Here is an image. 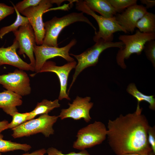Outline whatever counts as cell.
Returning a JSON list of instances; mask_svg holds the SVG:
<instances>
[{"mask_svg": "<svg viewBox=\"0 0 155 155\" xmlns=\"http://www.w3.org/2000/svg\"><path fill=\"white\" fill-rule=\"evenodd\" d=\"M90 100L89 96L82 98L77 96L72 103H68L69 108L61 110L59 117L61 120L67 118L75 120L83 119L86 122H89L92 119L90 111L93 106Z\"/></svg>", "mask_w": 155, "mask_h": 155, "instance_id": "8fae6325", "label": "cell"}, {"mask_svg": "<svg viewBox=\"0 0 155 155\" xmlns=\"http://www.w3.org/2000/svg\"><path fill=\"white\" fill-rule=\"evenodd\" d=\"M145 7L137 4L127 8L115 16L120 26L127 33H133L138 21L147 12Z\"/></svg>", "mask_w": 155, "mask_h": 155, "instance_id": "5bb4252c", "label": "cell"}, {"mask_svg": "<svg viewBox=\"0 0 155 155\" xmlns=\"http://www.w3.org/2000/svg\"><path fill=\"white\" fill-rule=\"evenodd\" d=\"M148 140L153 152L155 153V126H150L148 133Z\"/></svg>", "mask_w": 155, "mask_h": 155, "instance_id": "f1b7e54d", "label": "cell"}, {"mask_svg": "<svg viewBox=\"0 0 155 155\" xmlns=\"http://www.w3.org/2000/svg\"><path fill=\"white\" fill-rule=\"evenodd\" d=\"M13 33L19 44L18 54H26L30 59V64L34 67L35 60L33 49L36 45V37L32 26L30 23L21 26Z\"/></svg>", "mask_w": 155, "mask_h": 155, "instance_id": "7c38bea8", "label": "cell"}, {"mask_svg": "<svg viewBox=\"0 0 155 155\" xmlns=\"http://www.w3.org/2000/svg\"><path fill=\"white\" fill-rule=\"evenodd\" d=\"M117 13L137 4V0H108Z\"/></svg>", "mask_w": 155, "mask_h": 155, "instance_id": "603a6c76", "label": "cell"}, {"mask_svg": "<svg viewBox=\"0 0 155 155\" xmlns=\"http://www.w3.org/2000/svg\"><path fill=\"white\" fill-rule=\"evenodd\" d=\"M155 153H154L152 151L150 152L148 154V155H155Z\"/></svg>", "mask_w": 155, "mask_h": 155, "instance_id": "e575fe53", "label": "cell"}, {"mask_svg": "<svg viewBox=\"0 0 155 155\" xmlns=\"http://www.w3.org/2000/svg\"><path fill=\"white\" fill-rule=\"evenodd\" d=\"M0 155H1V154L0 152Z\"/></svg>", "mask_w": 155, "mask_h": 155, "instance_id": "8d00e7d4", "label": "cell"}, {"mask_svg": "<svg viewBox=\"0 0 155 155\" xmlns=\"http://www.w3.org/2000/svg\"><path fill=\"white\" fill-rule=\"evenodd\" d=\"M46 150L48 155H90L86 150H81L78 153L71 152L66 154L53 147L49 148Z\"/></svg>", "mask_w": 155, "mask_h": 155, "instance_id": "4316f807", "label": "cell"}, {"mask_svg": "<svg viewBox=\"0 0 155 155\" xmlns=\"http://www.w3.org/2000/svg\"><path fill=\"white\" fill-rule=\"evenodd\" d=\"M75 2L76 9L92 16L98 24L99 30L95 33L93 37V40L95 42L100 39L107 42H113V34L117 32L127 33L119 24L115 16L110 18L104 17L98 15L90 9L83 0H76Z\"/></svg>", "mask_w": 155, "mask_h": 155, "instance_id": "8992f818", "label": "cell"}, {"mask_svg": "<svg viewBox=\"0 0 155 155\" xmlns=\"http://www.w3.org/2000/svg\"><path fill=\"white\" fill-rule=\"evenodd\" d=\"M59 117L58 116L48 114L41 115L37 118L28 121L11 129V135L16 138L41 133L46 137H49L54 133L53 126Z\"/></svg>", "mask_w": 155, "mask_h": 155, "instance_id": "5b68a950", "label": "cell"}, {"mask_svg": "<svg viewBox=\"0 0 155 155\" xmlns=\"http://www.w3.org/2000/svg\"><path fill=\"white\" fill-rule=\"evenodd\" d=\"M0 84L7 90L22 96L30 94L31 92L29 76L24 70L19 69L12 72L0 75Z\"/></svg>", "mask_w": 155, "mask_h": 155, "instance_id": "30bf717a", "label": "cell"}, {"mask_svg": "<svg viewBox=\"0 0 155 155\" xmlns=\"http://www.w3.org/2000/svg\"><path fill=\"white\" fill-rule=\"evenodd\" d=\"M122 155H140L139 154L136 153H127L126 154Z\"/></svg>", "mask_w": 155, "mask_h": 155, "instance_id": "836d02e7", "label": "cell"}, {"mask_svg": "<svg viewBox=\"0 0 155 155\" xmlns=\"http://www.w3.org/2000/svg\"><path fill=\"white\" fill-rule=\"evenodd\" d=\"M123 46V43L121 41L109 42L100 39L93 45L79 55L69 54L70 55L73 56L77 59L78 62L75 68V71L67 93L68 94L77 77L82 71L88 67L96 65L98 62L99 57L103 51L111 47L121 49Z\"/></svg>", "mask_w": 155, "mask_h": 155, "instance_id": "3957f363", "label": "cell"}, {"mask_svg": "<svg viewBox=\"0 0 155 155\" xmlns=\"http://www.w3.org/2000/svg\"><path fill=\"white\" fill-rule=\"evenodd\" d=\"M59 101L58 99L53 101L44 99L40 102H38L35 108L29 112L30 115L28 121L34 119L38 115L48 114L54 109L59 107L61 104L59 103Z\"/></svg>", "mask_w": 155, "mask_h": 155, "instance_id": "ac0fdd59", "label": "cell"}, {"mask_svg": "<svg viewBox=\"0 0 155 155\" xmlns=\"http://www.w3.org/2000/svg\"><path fill=\"white\" fill-rule=\"evenodd\" d=\"M140 155H148V154H143Z\"/></svg>", "mask_w": 155, "mask_h": 155, "instance_id": "d590c367", "label": "cell"}, {"mask_svg": "<svg viewBox=\"0 0 155 155\" xmlns=\"http://www.w3.org/2000/svg\"><path fill=\"white\" fill-rule=\"evenodd\" d=\"M30 115L29 112L20 113L17 112L12 116V120L9 123L8 129H13L21 125L28 121Z\"/></svg>", "mask_w": 155, "mask_h": 155, "instance_id": "cb8c5ba5", "label": "cell"}, {"mask_svg": "<svg viewBox=\"0 0 155 155\" xmlns=\"http://www.w3.org/2000/svg\"><path fill=\"white\" fill-rule=\"evenodd\" d=\"M41 0H24L19 2L15 5L12 3L14 7L20 13L25 9L31 7L36 6L40 3Z\"/></svg>", "mask_w": 155, "mask_h": 155, "instance_id": "484cf974", "label": "cell"}, {"mask_svg": "<svg viewBox=\"0 0 155 155\" xmlns=\"http://www.w3.org/2000/svg\"><path fill=\"white\" fill-rule=\"evenodd\" d=\"M147 59L155 68V40H151L145 44L144 50Z\"/></svg>", "mask_w": 155, "mask_h": 155, "instance_id": "d4e9b609", "label": "cell"}, {"mask_svg": "<svg viewBox=\"0 0 155 155\" xmlns=\"http://www.w3.org/2000/svg\"><path fill=\"white\" fill-rule=\"evenodd\" d=\"M126 91L137 100V106H140V103L142 101L147 102L149 104V108L151 110H155V98L153 95H146L138 90L134 83H131L128 86Z\"/></svg>", "mask_w": 155, "mask_h": 155, "instance_id": "ffe728a7", "label": "cell"}, {"mask_svg": "<svg viewBox=\"0 0 155 155\" xmlns=\"http://www.w3.org/2000/svg\"><path fill=\"white\" fill-rule=\"evenodd\" d=\"M123 43V47L120 49L117 53L116 60L117 64L121 68L125 69L126 65L125 59L129 58L133 54H141L146 43L155 39V33H144L137 30L132 35H121L118 38Z\"/></svg>", "mask_w": 155, "mask_h": 155, "instance_id": "277c9868", "label": "cell"}, {"mask_svg": "<svg viewBox=\"0 0 155 155\" xmlns=\"http://www.w3.org/2000/svg\"><path fill=\"white\" fill-rule=\"evenodd\" d=\"M52 6L51 0H41L37 6L28 8L21 13L28 18L33 28L37 45L42 44L45 34L43 15Z\"/></svg>", "mask_w": 155, "mask_h": 155, "instance_id": "9c48e42d", "label": "cell"}, {"mask_svg": "<svg viewBox=\"0 0 155 155\" xmlns=\"http://www.w3.org/2000/svg\"><path fill=\"white\" fill-rule=\"evenodd\" d=\"M140 1L143 4H145L147 9L152 8L155 5V1L151 0H141Z\"/></svg>", "mask_w": 155, "mask_h": 155, "instance_id": "f546056e", "label": "cell"}, {"mask_svg": "<svg viewBox=\"0 0 155 155\" xmlns=\"http://www.w3.org/2000/svg\"><path fill=\"white\" fill-rule=\"evenodd\" d=\"M65 1V0H51V2L52 4L53 3H56L57 5H60L61 3Z\"/></svg>", "mask_w": 155, "mask_h": 155, "instance_id": "d6a6232c", "label": "cell"}, {"mask_svg": "<svg viewBox=\"0 0 155 155\" xmlns=\"http://www.w3.org/2000/svg\"><path fill=\"white\" fill-rule=\"evenodd\" d=\"M14 11L13 7L0 3V22L7 16L13 14Z\"/></svg>", "mask_w": 155, "mask_h": 155, "instance_id": "83f0119b", "label": "cell"}, {"mask_svg": "<svg viewBox=\"0 0 155 155\" xmlns=\"http://www.w3.org/2000/svg\"><path fill=\"white\" fill-rule=\"evenodd\" d=\"M107 133V128L103 123L95 121L78 130L73 147L81 150L100 144L106 138Z\"/></svg>", "mask_w": 155, "mask_h": 155, "instance_id": "52a82bcc", "label": "cell"}, {"mask_svg": "<svg viewBox=\"0 0 155 155\" xmlns=\"http://www.w3.org/2000/svg\"><path fill=\"white\" fill-rule=\"evenodd\" d=\"M83 1L90 9L94 12H98L104 17L113 18L117 14V13L108 0Z\"/></svg>", "mask_w": 155, "mask_h": 155, "instance_id": "e0dca14e", "label": "cell"}, {"mask_svg": "<svg viewBox=\"0 0 155 155\" xmlns=\"http://www.w3.org/2000/svg\"><path fill=\"white\" fill-rule=\"evenodd\" d=\"M13 7L17 14L16 21L11 25L3 27L0 29V39H2L5 35L9 32H13L16 31L20 27L28 25L30 23L28 18L21 16L16 9Z\"/></svg>", "mask_w": 155, "mask_h": 155, "instance_id": "44dd1931", "label": "cell"}, {"mask_svg": "<svg viewBox=\"0 0 155 155\" xmlns=\"http://www.w3.org/2000/svg\"><path fill=\"white\" fill-rule=\"evenodd\" d=\"M46 153V150L44 148L37 150L31 153H26L21 155H44Z\"/></svg>", "mask_w": 155, "mask_h": 155, "instance_id": "4dcf8cb0", "label": "cell"}, {"mask_svg": "<svg viewBox=\"0 0 155 155\" xmlns=\"http://www.w3.org/2000/svg\"><path fill=\"white\" fill-rule=\"evenodd\" d=\"M21 96L13 92L4 90L0 92V108L7 114L12 116L18 112L17 106L22 105Z\"/></svg>", "mask_w": 155, "mask_h": 155, "instance_id": "2e32d148", "label": "cell"}, {"mask_svg": "<svg viewBox=\"0 0 155 155\" xmlns=\"http://www.w3.org/2000/svg\"><path fill=\"white\" fill-rule=\"evenodd\" d=\"M3 135L0 133V152H5L15 150H21L27 152L31 148L27 144H21L3 139Z\"/></svg>", "mask_w": 155, "mask_h": 155, "instance_id": "7402d4cb", "label": "cell"}, {"mask_svg": "<svg viewBox=\"0 0 155 155\" xmlns=\"http://www.w3.org/2000/svg\"><path fill=\"white\" fill-rule=\"evenodd\" d=\"M142 108L137 106L133 113L120 115L108 121L107 127L108 143L116 155L136 153L148 154L152 151L148 140L150 126Z\"/></svg>", "mask_w": 155, "mask_h": 155, "instance_id": "6da1fadb", "label": "cell"}, {"mask_svg": "<svg viewBox=\"0 0 155 155\" xmlns=\"http://www.w3.org/2000/svg\"><path fill=\"white\" fill-rule=\"evenodd\" d=\"M77 22H85L91 26L97 32L96 29L83 12H72L64 16L53 17L51 19L44 22L45 34L42 44L58 47L57 39L62 30L72 24Z\"/></svg>", "mask_w": 155, "mask_h": 155, "instance_id": "7a4b0ae2", "label": "cell"}, {"mask_svg": "<svg viewBox=\"0 0 155 155\" xmlns=\"http://www.w3.org/2000/svg\"><path fill=\"white\" fill-rule=\"evenodd\" d=\"M77 43L75 38L72 39L66 45L61 47L49 46L43 44L35 45L33 49V53L35 56V71L39 73L44 63L49 59L59 57L67 61H74L70 56L69 52L71 49Z\"/></svg>", "mask_w": 155, "mask_h": 155, "instance_id": "ba28073f", "label": "cell"}, {"mask_svg": "<svg viewBox=\"0 0 155 155\" xmlns=\"http://www.w3.org/2000/svg\"><path fill=\"white\" fill-rule=\"evenodd\" d=\"M142 32L155 33V15L147 12L138 21L136 28Z\"/></svg>", "mask_w": 155, "mask_h": 155, "instance_id": "d6986e66", "label": "cell"}, {"mask_svg": "<svg viewBox=\"0 0 155 155\" xmlns=\"http://www.w3.org/2000/svg\"><path fill=\"white\" fill-rule=\"evenodd\" d=\"M18 48V43L15 38L10 46L0 47V66L7 64L24 71H35L34 67L25 62L18 55L16 51Z\"/></svg>", "mask_w": 155, "mask_h": 155, "instance_id": "9a60e30c", "label": "cell"}, {"mask_svg": "<svg viewBox=\"0 0 155 155\" xmlns=\"http://www.w3.org/2000/svg\"><path fill=\"white\" fill-rule=\"evenodd\" d=\"M77 65L75 61L68 62L61 66L56 65L55 62L47 61L44 64L39 73L52 72L56 74L59 79L60 89L58 99H65L70 100L71 99L66 92L67 80L71 71L75 68Z\"/></svg>", "mask_w": 155, "mask_h": 155, "instance_id": "4fadbf2b", "label": "cell"}, {"mask_svg": "<svg viewBox=\"0 0 155 155\" xmlns=\"http://www.w3.org/2000/svg\"><path fill=\"white\" fill-rule=\"evenodd\" d=\"M9 123L6 120L0 121V133L3 131L7 129Z\"/></svg>", "mask_w": 155, "mask_h": 155, "instance_id": "1f68e13d", "label": "cell"}]
</instances>
